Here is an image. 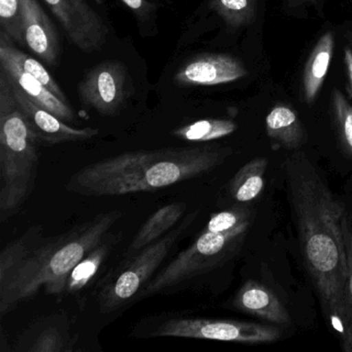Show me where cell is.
I'll list each match as a JSON object with an SVG mask.
<instances>
[{"mask_svg":"<svg viewBox=\"0 0 352 352\" xmlns=\"http://www.w3.org/2000/svg\"><path fill=\"white\" fill-rule=\"evenodd\" d=\"M230 154V148L215 146L124 152L80 168L65 189L90 197L155 191L207 174Z\"/></svg>","mask_w":352,"mask_h":352,"instance_id":"cell-2","label":"cell"},{"mask_svg":"<svg viewBox=\"0 0 352 352\" xmlns=\"http://www.w3.org/2000/svg\"><path fill=\"white\" fill-rule=\"evenodd\" d=\"M0 45H3L9 51L10 54L16 59L18 63L21 65L24 71L28 72L30 75L34 76L41 83L44 84L52 94L57 98H60L63 102H69L67 96L63 94V89L56 81L53 79L52 76L47 72V69L36 59L30 57V55L20 51L12 44V38L6 34L3 30L0 32Z\"/></svg>","mask_w":352,"mask_h":352,"instance_id":"cell-24","label":"cell"},{"mask_svg":"<svg viewBox=\"0 0 352 352\" xmlns=\"http://www.w3.org/2000/svg\"><path fill=\"white\" fill-rule=\"evenodd\" d=\"M267 160L257 157L240 168L230 184V195L238 203L247 204L259 197L265 187Z\"/></svg>","mask_w":352,"mask_h":352,"instance_id":"cell-20","label":"cell"},{"mask_svg":"<svg viewBox=\"0 0 352 352\" xmlns=\"http://www.w3.org/2000/svg\"><path fill=\"white\" fill-rule=\"evenodd\" d=\"M25 45L47 65H54L59 56V36L38 0H20Z\"/></svg>","mask_w":352,"mask_h":352,"instance_id":"cell-13","label":"cell"},{"mask_svg":"<svg viewBox=\"0 0 352 352\" xmlns=\"http://www.w3.org/2000/svg\"><path fill=\"white\" fill-rule=\"evenodd\" d=\"M150 335L151 337L190 338L245 344H265L279 340L282 331L274 325L230 319L181 316L166 319Z\"/></svg>","mask_w":352,"mask_h":352,"instance_id":"cell-7","label":"cell"},{"mask_svg":"<svg viewBox=\"0 0 352 352\" xmlns=\"http://www.w3.org/2000/svg\"><path fill=\"white\" fill-rule=\"evenodd\" d=\"M107 239L94 250L90 251L72 270L71 273L67 276L65 294H78L85 289L96 279L112 248V242H108Z\"/></svg>","mask_w":352,"mask_h":352,"instance_id":"cell-21","label":"cell"},{"mask_svg":"<svg viewBox=\"0 0 352 352\" xmlns=\"http://www.w3.org/2000/svg\"><path fill=\"white\" fill-rule=\"evenodd\" d=\"M317 0H288L289 8L300 7L304 5H316Z\"/></svg>","mask_w":352,"mask_h":352,"instance_id":"cell-31","label":"cell"},{"mask_svg":"<svg viewBox=\"0 0 352 352\" xmlns=\"http://www.w3.org/2000/svg\"><path fill=\"white\" fill-rule=\"evenodd\" d=\"M251 222L226 232H205L148 282L139 298H149L172 289L219 267L236 252L244 241Z\"/></svg>","mask_w":352,"mask_h":352,"instance_id":"cell-6","label":"cell"},{"mask_svg":"<svg viewBox=\"0 0 352 352\" xmlns=\"http://www.w3.org/2000/svg\"><path fill=\"white\" fill-rule=\"evenodd\" d=\"M253 210L250 207H234L213 214L206 226L211 232H226L247 222H252Z\"/></svg>","mask_w":352,"mask_h":352,"instance_id":"cell-28","label":"cell"},{"mask_svg":"<svg viewBox=\"0 0 352 352\" xmlns=\"http://www.w3.org/2000/svg\"><path fill=\"white\" fill-rule=\"evenodd\" d=\"M41 224L32 226L19 238L9 243L0 253V287L5 286L38 246L46 241Z\"/></svg>","mask_w":352,"mask_h":352,"instance_id":"cell-17","label":"cell"},{"mask_svg":"<svg viewBox=\"0 0 352 352\" xmlns=\"http://www.w3.org/2000/svg\"><path fill=\"white\" fill-rule=\"evenodd\" d=\"M129 96V74L118 61L100 63L79 85L81 102L104 116L118 114Z\"/></svg>","mask_w":352,"mask_h":352,"instance_id":"cell-8","label":"cell"},{"mask_svg":"<svg viewBox=\"0 0 352 352\" xmlns=\"http://www.w3.org/2000/svg\"><path fill=\"white\" fill-rule=\"evenodd\" d=\"M333 116L337 125L338 135L345 153L352 160V108L345 96L333 90Z\"/></svg>","mask_w":352,"mask_h":352,"instance_id":"cell-26","label":"cell"},{"mask_svg":"<svg viewBox=\"0 0 352 352\" xmlns=\"http://www.w3.org/2000/svg\"><path fill=\"white\" fill-rule=\"evenodd\" d=\"M120 210L96 217L46 241L26 259L15 275L0 287V315L9 314L18 304L38 294L41 288L50 296L65 294L67 276L90 251L108 238L121 219Z\"/></svg>","mask_w":352,"mask_h":352,"instance_id":"cell-3","label":"cell"},{"mask_svg":"<svg viewBox=\"0 0 352 352\" xmlns=\"http://www.w3.org/2000/svg\"><path fill=\"white\" fill-rule=\"evenodd\" d=\"M211 6L232 26L249 23L254 14V0H212Z\"/></svg>","mask_w":352,"mask_h":352,"instance_id":"cell-25","label":"cell"},{"mask_svg":"<svg viewBox=\"0 0 352 352\" xmlns=\"http://www.w3.org/2000/svg\"><path fill=\"white\" fill-rule=\"evenodd\" d=\"M247 72L239 59L226 54H201L189 59L175 74L182 86H215L236 81Z\"/></svg>","mask_w":352,"mask_h":352,"instance_id":"cell-11","label":"cell"},{"mask_svg":"<svg viewBox=\"0 0 352 352\" xmlns=\"http://www.w3.org/2000/svg\"><path fill=\"white\" fill-rule=\"evenodd\" d=\"M0 25L12 40L25 44L20 0H0Z\"/></svg>","mask_w":352,"mask_h":352,"instance_id":"cell-27","label":"cell"},{"mask_svg":"<svg viewBox=\"0 0 352 352\" xmlns=\"http://www.w3.org/2000/svg\"><path fill=\"white\" fill-rule=\"evenodd\" d=\"M267 135L288 150L298 149L304 143V129L296 112L285 106H277L265 119Z\"/></svg>","mask_w":352,"mask_h":352,"instance_id":"cell-19","label":"cell"},{"mask_svg":"<svg viewBox=\"0 0 352 352\" xmlns=\"http://www.w3.org/2000/svg\"><path fill=\"white\" fill-rule=\"evenodd\" d=\"M13 89L16 98L21 106L22 110L25 113L30 129L38 144L54 146L69 143V142L87 141V140L94 139L100 133L98 129H92V127L76 129V127L69 126L67 122L61 120L52 113L34 104L16 86L13 85Z\"/></svg>","mask_w":352,"mask_h":352,"instance_id":"cell-10","label":"cell"},{"mask_svg":"<svg viewBox=\"0 0 352 352\" xmlns=\"http://www.w3.org/2000/svg\"><path fill=\"white\" fill-rule=\"evenodd\" d=\"M0 65L13 85L21 90L34 104L52 113L65 122L76 121L77 116L73 108L69 106V102H63L57 98L44 84L24 71L3 45H0Z\"/></svg>","mask_w":352,"mask_h":352,"instance_id":"cell-12","label":"cell"},{"mask_svg":"<svg viewBox=\"0 0 352 352\" xmlns=\"http://www.w3.org/2000/svg\"><path fill=\"white\" fill-rule=\"evenodd\" d=\"M350 42H351V45H352V34H351V36H350Z\"/></svg>","mask_w":352,"mask_h":352,"instance_id":"cell-32","label":"cell"},{"mask_svg":"<svg viewBox=\"0 0 352 352\" xmlns=\"http://www.w3.org/2000/svg\"><path fill=\"white\" fill-rule=\"evenodd\" d=\"M344 238L347 251L348 275L344 288L341 318V344L345 352H352V216L345 211L343 218Z\"/></svg>","mask_w":352,"mask_h":352,"instance_id":"cell-22","label":"cell"},{"mask_svg":"<svg viewBox=\"0 0 352 352\" xmlns=\"http://www.w3.org/2000/svg\"><path fill=\"white\" fill-rule=\"evenodd\" d=\"M232 307L241 312L276 324H287L290 315L283 302L263 283L248 280L234 294Z\"/></svg>","mask_w":352,"mask_h":352,"instance_id":"cell-15","label":"cell"},{"mask_svg":"<svg viewBox=\"0 0 352 352\" xmlns=\"http://www.w3.org/2000/svg\"><path fill=\"white\" fill-rule=\"evenodd\" d=\"M236 131V124L226 119H204L179 127L173 135L183 141L205 143L228 137Z\"/></svg>","mask_w":352,"mask_h":352,"instance_id":"cell-23","label":"cell"},{"mask_svg":"<svg viewBox=\"0 0 352 352\" xmlns=\"http://www.w3.org/2000/svg\"><path fill=\"white\" fill-rule=\"evenodd\" d=\"M74 337L67 318L60 315L34 323L16 343V350L26 352H69L75 350Z\"/></svg>","mask_w":352,"mask_h":352,"instance_id":"cell-14","label":"cell"},{"mask_svg":"<svg viewBox=\"0 0 352 352\" xmlns=\"http://www.w3.org/2000/svg\"><path fill=\"white\" fill-rule=\"evenodd\" d=\"M187 205L182 201L168 204L152 214L142 226L127 249V257L166 236L184 215Z\"/></svg>","mask_w":352,"mask_h":352,"instance_id":"cell-16","label":"cell"},{"mask_svg":"<svg viewBox=\"0 0 352 352\" xmlns=\"http://www.w3.org/2000/svg\"><path fill=\"white\" fill-rule=\"evenodd\" d=\"M284 174L305 267L325 317L341 331L348 275L343 230L345 207L304 154L289 156L284 162Z\"/></svg>","mask_w":352,"mask_h":352,"instance_id":"cell-1","label":"cell"},{"mask_svg":"<svg viewBox=\"0 0 352 352\" xmlns=\"http://www.w3.org/2000/svg\"><path fill=\"white\" fill-rule=\"evenodd\" d=\"M65 34L84 53L100 51L106 44V25L88 0H45Z\"/></svg>","mask_w":352,"mask_h":352,"instance_id":"cell-9","label":"cell"},{"mask_svg":"<svg viewBox=\"0 0 352 352\" xmlns=\"http://www.w3.org/2000/svg\"><path fill=\"white\" fill-rule=\"evenodd\" d=\"M121 1L140 18L149 17L156 9L153 3H148L146 0H121Z\"/></svg>","mask_w":352,"mask_h":352,"instance_id":"cell-29","label":"cell"},{"mask_svg":"<svg viewBox=\"0 0 352 352\" xmlns=\"http://www.w3.org/2000/svg\"><path fill=\"white\" fill-rule=\"evenodd\" d=\"M333 47L335 40L333 34L327 32L319 38L309 56L302 77L304 98L309 104L314 102L324 82L333 57Z\"/></svg>","mask_w":352,"mask_h":352,"instance_id":"cell-18","label":"cell"},{"mask_svg":"<svg viewBox=\"0 0 352 352\" xmlns=\"http://www.w3.org/2000/svg\"><path fill=\"white\" fill-rule=\"evenodd\" d=\"M199 214V210H195L187 215L182 223L160 240L131 255L129 261L107 277L98 292L100 312L104 314L116 312L139 298L142 290L154 277L158 267L192 226Z\"/></svg>","mask_w":352,"mask_h":352,"instance_id":"cell-5","label":"cell"},{"mask_svg":"<svg viewBox=\"0 0 352 352\" xmlns=\"http://www.w3.org/2000/svg\"><path fill=\"white\" fill-rule=\"evenodd\" d=\"M11 80L0 69V220L15 215L32 195L38 173V146Z\"/></svg>","mask_w":352,"mask_h":352,"instance_id":"cell-4","label":"cell"},{"mask_svg":"<svg viewBox=\"0 0 352 352\" xmlns=\"http://www.w3.org/2000/svg\"><path fill=\"white\" fill-rule=\"evenodd\" d=\"M345 65L352 91V50L349 48L345 49Z\"/></svg>","mask_w":352,"mask_h":352,"instance_id":"cell-30","label":"cell"}]
</instances>
